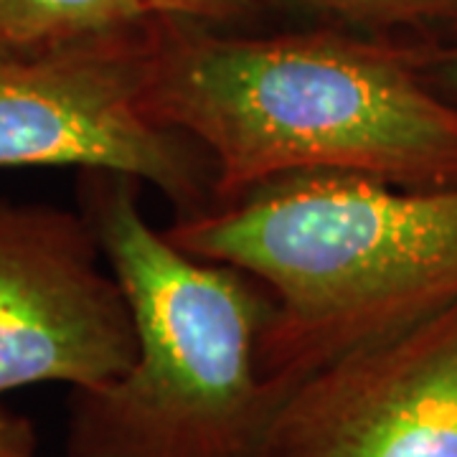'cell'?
Returning <instances> with one entry per match:
<instances>
[{"label":"cell","mask_w":457,"mask_h":457,"mask_svg":"<svg viewBox=\"0 0 457 457\" xmlns=\"http://www.w3.org/2000/svg\"><path fill=\"white\" fill-rule=\"evenodd\" d=\"M422 49L333 26L227 36L163 18L137 99L209 153L212 206L295 173L447 188L457 186V104L429 87Z\"/></svg>","instance_id":"1"},{"label":"cell","mask_w":457,"mask_h":457,"mask_svg":"<svg viewBox=\"0 0 457 457\" xmlns=\"http://www.w3.org/2000/svg\"><path fill=\"white\" fill-rule=\"evenodd\" d=\"M163 234L270 293L257 366L285 396L343 353L457 300V186L295 173L179 216Z\"/></svg>","instance_id":"2"},{"label":"cell","mask_w":457,"mask_h":457,"mask_svg":"<svg viewBox=\"0 0 457 457\" xmlns=\"http://www.w3.org/2000/svg\"><path fill=\"white\" fill-rule=\"evenodd\" d=\"M143 183L77 170V204L128 295L130 371L71 392L69 457H257L285 394L257 366L272 297L252 275L196 260L147 221Z\"/></svg>","instance_id":"3"},{"label":"cell","mask_w":457,"mask_h":457,"mask_svg":"<svg viewBox=\"0 0 457 457\" xmlns=\"http://www.w3.org/2000/svg\"><path fill=\"white\" fill-rule=\"evenodd\" d=\"M150 49L0 62V168L117 170L161 191L179 216L209 209V153L140 107Z\"/></svg>","instance_id":"4"},{"label":"cell","mask_w":457,"mask_h":457,"mask_svg":"<svg viewBox=\"0 0 457 457\" xmlns=\"http://www.w3.org/2000/svg\"><path fill=\"white\" fill-rule=\"evenodd\" d=\"M137 356L128 295L84 213L0 198V396L97 389Z\"/></svg>","instance_id":"5"},{"label":"cell","mask_w":457,"mask_h":457,"mask_svg":"<svg viewBox=\"0 0 457 457\" xmlns=\"http://www.w3.org/2000/svg\"><path fill=\"white\" fill-rule=\"evenodd\" d=\"M257 457H457V300L295 384Z\"/></svg>","instance_id":"6"},{"label":"cell","mask_w":457,"mask_h":457,"mask_svg":"<svg viewBox=\"0 0 457 457\" xmlns=\"http://www.w3.org/2000/svg\"><path fill=\"white\" fill-rule=\"evenodd\" d=\"M161 26L147 0H0V62L147 49Z\"/></svg>","instance_id":"7"},{"label":"cell","mask_w":457,"mask_h":457,"mask_svg":"<svg viewBox=\"0 0 457 457\" xmlns=\"http://www.w3.org/2000/svg\"><path fill=\"white\" fill-rule=\"evenodd\" d=\"M333 29L411 46L457 41V0H282Z\"/></svg>","instance_id":"8"},{"label":"cell","mask_w":457,"mask_h":457,"mask_svg":"<svg viewBox=\"0 0 457 457\" xmlns=\"http://www.w3.org/2000/svg\"><path fill=\"white\" fill-rule=\"evenodd\" d=\"M158 16L191 21L201 26H221L249 16L260 0H147Z\"/></svg>","instance_id":"9"},{"label":"cell","mask_w":457,"mask_h":457,"mask_svg":"<svg viewBox=\"0 0 457 457\" xmlns=\"http://www.w3.org/2000/svg\"><path fill=\"white\" fill-rule=\"evenodd\" d=\"M420 69L435 92L457 104V41L425 46L420 56Z\"/></svg>","instance_id":"10"},{"label":"cell","mask_w":457,"mask_h":457,"mask_svg":"<svg viewBox=\"0 0 457 457\" xmlns=\"http://www.w3.org/2000/svg\"><path fill=\"white\" fill-rule=\"evenodd\" d=\"M0 457H36L31 422L5 409H0Z\"/></svg>","instance_id":"11"}]
</instances>
